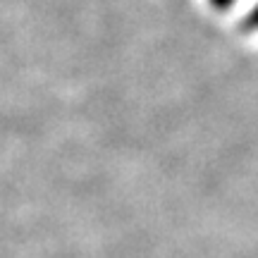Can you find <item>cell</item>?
I'll use <instances>...</instances> for the list:
<instances>
[{
  "mask_svg": "<svg viewBox=\"0 0 258 258\" xmlns=\"http://www.w3.org/2000/svg\"><path fill=\"white\" fill-rule=\"evenodd\" d=\"M213 24L258 53V0H191Z\"/></svg>",
  "mask_w": 258,
  "mask_h": 258,
  "instance_id": "cell-1",
  "label": "cell"
}]
</instances>
